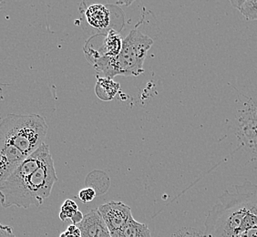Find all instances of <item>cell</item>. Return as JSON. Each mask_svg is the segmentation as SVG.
I'll return each instance as SVG.
<instances>
[{
  "label": "cell",
  "mask_w": 257,
  "mask_h": 237,
  "mask_svg": "<svg viewBox=\"0 0 257 237\" xmlns=\"http://www.w3.org/2000/svg\"><path fill=\"white\" fill-rule=\"evenodd\" d=\"M57 181L50 146L42 144L0 184V203L4 208L40 206Z\"/></svg>",
  "instance_id": "obj_1"
},
{
  "label": "cell",
  "mask_w": 257,
  "mask_h": 237,
  "mask_svg": "<svg viewBox=\"0 0 257 237\" xmlns=\"http://www.w3.org/2000/svg\"><path fill=\"white\" fill-rule=\"evenodd\" d=\"M204 237H238L257 226V184L246 181L220 195L208 212Z\"/></svg>",
  "instance_id": "obj_2"
},
{
  "label": "cell",
  "mask_w": 257,
  "mask_h": 237,
  "mask_svg": "<svg viewBox=\"0 0 257 237\" xmlns=\"http://www.w3.org/2000/svg\"><path fill=\"white\" fill-rule=\"evenodd\" d=\"M49 126L39 114H9L0 123V184L44 144Z\"/></svg>",
  "instance_id": "obj_3"
},
{
  "label": "cell",
  "mask_w": 257,
  "mask_h": 237,
  "mask_svg": "<svg viewBox=\"0 0 257 237\" xmlns=\"http://www.w3.org/2000/svg\"><path fill=\"white\" fill-rule=\"evenodd\" d=\"M153 44L154 40L147 35L136 28L131 30L122 41L120 53L115 57L119 75L136 77L144 73V61Z\"/></svg>",
  "instance_id": "obj_4"
},
{
  "label": "cell",
  "mask_w": 257,
  "mask_h": 237,
  "mask_svg": "<svg viewBox=\"0 0 257 237\" xmlns=\"http://www.w3.org/2000/svg\"><path fill=\"white\" fill-rule=\"evenodd\" d=\"M109 233L117 232L133 216L132 209L121 202H109L98 208Z\"/></svg>",
  "instance_id": "obj_5"
},
{
  "label": "cell",
  "mask_w": 257,
  "mask_h": 237,
  "mask_svg": "<svg viewBox=\"0 0 257 237\" xmlns=\"http://www.w3.org/2000/svg\"><path fill=\"white\" fill-rule=\"evenodd\" d=\"M82 237H109L108 228L98 209L86 213L83 220L77 225Z\"/></svg>",
  "instance_id": "obj_6"
},
{
  "label": "cell",
  "mask_w": 257,
  "mask_h": 237,
  "mask_svg": "<svg viewBox=\"0 0 257 237\" xmlns=\"http://www.w3.org/2000/svg\"><path fill=\"white\" fill-rule=\"evenodd\" d=\"M110 6H104L101 4H92L89 6L85 10V18L87 22L96 30H111V11Z\"/></svg>",
  "instance_id": "obj_7"
},
{
  "label": "cell",
  "mask_w": 257,
  "mask_h": 237,
  "mask_svg": "<svg viewBox=\"0 0 257 237\" xmlns=\"http://www.w3.org/2000/svg\"><path fill=\"white\" fill-rule=\"evenodd\" d=\"M111 237H152L148 225L138 222L134 216L130 218L126 224L117 232L110 234Z\"/></svg>",
  "instance_id": "obj_8"
},
{
  "label": "cell",
  "mask_w": 257,
  "mask_h": 237,
  "mask_svg": "<svg viewBox=\"0 0 257 237\" xmlns=\"http://www.w3.org/2000/svg\"><path fill=\"white\" fill-rule=\"evenodd\" d=\"M120 85L108 78H97V83L95 86V92L99 99L103 101H110L119 91Z\"/></svg>",
  "instance_id": "obj_9"
},
{
  "label": "cell",
  "mask_w": 257,
  "mask_h": 237,
  "mask_svg": "<svg viewBox=\"0 0 257 237\" xmlns=\"http://www.w3.org/2000/svg\"><path fill=\"white\" fill-rule=\"evenodd\" d=\"M231 4L246 20H257V0H232Z\"/></svg>",
  "instance_id": "obj_10"
},
{
  "label": "cell",
  "mask_w": 257,
  "mask_h": 237,
  "mask_svg": "<svg viewBox=\"0 0 257 237\" xmlns=\"http://www.w3.org/2000/svg\"><path fill=\"white\" fill-rule=\"evenodd\" d=\"M77 211H79L78 204L75 203L73 200L71 199H67L64 203H62L61 208H60V218L61 221H67L70 220L73 217Z\"/></svg>",
  "instance_id": "obj_11"
},
{
  "label": "cell",
  "mask_w": 257,
  "mask_h": 237,
  "mask_svg": "<svg viewBox=\"0 0 257 237\" xmlns=\"http://www.w3.org/2000/svg\"><path fill=\"white\" fill-rule=\"evenodd\" d=\"M97 195L94 188L87 187L80 190L79 193V199L82 203H89L94 200Z\"/></svg>",
  "instance_id": "obj_12"
},
{
  "label": "cell",
  "mask_w": 257,
  "mask_h": 237,
  "mask_svg": "<svg viewBox=\"0 0 257 237\" xmlns=\"http://www.w3.org/2000/svg\"><path fill=\"white\" fill-rule=\"evenodd\" d=\"M171 237H204L203 234L189 228H183L173 233Z\"/></svg>",
  "instance_id": "obj_13"
},
{
  "label": "cell",
  "mask_w": 257,
  "mask_h": 237,
  "mask_svg": "<svg viewBox=\"0 0 257 237\" xmlns=\"http://www.w3.org/2000/svg\"><path fill=\"white\" fill-rule=\"evenodd\" d=\"M60 237H82L81 232L77 225L71 224L65 232H61Z\"/></svg>",
  "instance_id": "obj_14"
},
{
  "label": "cell",
  "mask_w": 257,
  "mask_h": 237,
  "mask_svg": "<svg viewBox=\"0 0 257 237\" xmlns=\"http://www.w3.org/2000/svg\"><path fill=\"white\" fill-rule=\"evenodd\" d=\"M0 237H17L9 225H3L0 223Z\"/></svg>",
  "instance_id": "obj_15"
},
{
  "label": "cell",
  "mask_w": 257,
  "mask_h": 237,
  "mask_svg": "<svg viewBox=\"0 0 257 237\" xmlns=\"http://www.w3.org/2000/svg\"><path fill=\"white\" fill-rule=\"evenodd\" d=\"M83 217H84V214L79 210V211L76 212V213L73 215V217L71 218L70 220H71V222H72V224L78 225L79 222L83 220Z\"/></svg>",
  "instance_id": "obj_16"
},
{
  "label": "cell",
  "mask_w": 257,
  "mask_h": 237,
  "mask_svg": "<svg viewBox=\"0 0 257 237\" xmlns=\"http://www.w3.org/2000/svg\"><path fill=\"white\" fill-rule=\"evenodd\" d=\"M238 237H257V226H254L242 232V234Z\"/></svg>",
  "instance_id": "obj_17"
},
{
  "label": "cell",
  "mask_w": 257,
  "mask_h": 237,
  "mask_svg": "<svg viewBox=\"0 0 257 237\" xmlns=\"http://www.w3.org/2000/svg\"><path fill=\"white\" fill-rule=\"evenodd\" d=\"M109 237H111V236H109Z\"/></svg>",
  "instance_id": "obj_18"
}]
</instances>
